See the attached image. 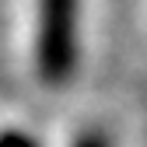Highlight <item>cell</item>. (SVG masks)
<instances>
[{
	"mask_svg": "<svg viewBox=\"0 0 147 147\" xmlns=\"http://www.w3.org/2000/svg\"><path fill=\"white\" fill-rule=\"evenodd\" d=\"M81 0H39L35 70L46 84H63L77 67V7Z\"/></svg>",
	"mask_w": 147,
	"mask_h": 147,
	"instance_id": "1",
	"label": "cell"
},
{
	"mask_svg": "<svg viewBox=\"0 0 147 147\" xmlns=\"http://www.w3.org/2000/svg\"><path fill=\"white\" fill-rule=\"evenodd\" d=\"M0 147H39V140H35L32 133H25V130H0Z\"/></svg>",
	"mask_w": 147,
	"mask_h": 147,
	"instance_id": "2",
	"label": "cell"
},
{
	"mask_svg": "<svg viewBox=\"0 0 147 147\" xmlns=\"http://www.w3.org/2000/svg\"><path fill=\"white\" fill-rule=\"evenodd\" d=\"M74 147H109V137L98 133V130H91V133H81V140L74 144Z\"/></svg>",
	"mask_w": 147,
	"mask_h": 147,
	"instance_id": "3",
	"label": "cell"
}]
</instances>
